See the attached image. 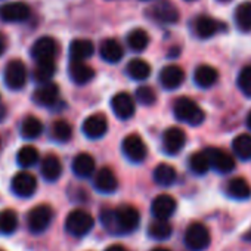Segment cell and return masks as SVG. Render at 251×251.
Segmentation results:
<instances>
[{"label":"cell","mask_w":251,"mask_h":251,"mask_svg":"<svg viewBox=\"0 0 251 251\" xmlns=\"http://www.w3.org/2000/svg\"><path fill=\"white\" fill-rule=\"evenodd\" d=\"M173 112L179 121L188 123L191 126H200L205 118V114L200 108V105L189 98L176 99V102L173 105Z\"/></svg>","instance_id":"1"},{"label":"cell","mask_w":251,"mask_h":251,"mask_svg":"<svg viewBox=\"0 0 251 251\" xmlns=\"http://www.w3.org/2000/svg\"><path fill=\"white\" fill-rule=\"evenodd\" d=\"M95 226V219L86 210H73L65 219V229L73 236H84Z\"/></svg>","instance_id":"2"},{"label":"cell","mask_w":251,"mask_h":251,"mask_svg":"<svg viewBox=\"0 0 251 251\" xmlns=\"http://www.w3.org/2000/svg\"><path fill=\"white\" fill-rule=\"evenodd\" d=\"M53 220V210L48 204H40L31 208L27 214V226L33 233L45 232Z\"/></svg>","instance_id":"3"},{"label":"cell","mask_w":251,"mask_h":251,"mask_svg":"<svg viewBox=\"0 0 251 251\" xmlns=\"http://www.w3.org/2000/svg\"><path fill=\"white\" fill-rule=\"evenodd\" d=\"M211 236L202 223H191L185 232V244L192 251H204L210 245Z\"/></svg>","instance_id":"4"},{"label":"cell","mask_w":251,"mask_h":251,"mask_svg":"<svg viewBox=\"0 0 251 251\" xmlns=\"http://www.w3.org/2000/svg\"><path fill=\"white\" fill-rule=\"evenodd\" d=\"M115 219H117V229L120 233H130L138 229L141 223L139 211L132 205H121L115 208Z\"/></svg>","instance_id":"5"},{"label":"cell","mask_w":251,"mask_h":251,"mask_svg":"<svg viewBox=\"0 0 251 251\" xmlns=\"http://www.w3.org/2000/svg\"><path fill=\"white\" fill-rule=\"evenodd\" d=\"M121 150H123V154L126 155V158L130 160L132 163L145 161L147 154H148V150H147V145H145L144 139L136 133L124 138Z\"/></svg>","instance_id":"6"},{"label":"cell","mask_w":251,"mask_h":251,"mask_svg":"<svg viewBox=\"0 0 251 251\" xmlns=\"http://www.w3.org/2000/svg\"><path fill=\"white\" fill-rule=\"evenodd\" d=\"M5 83L12 90H20L27 83V68L23 61L12 59L5 68Z\"/></svg>","instance_id":"7"},{"label":"cell","mask_w":251,"mask_h":251,"mask_svg":"<svg viewBox=\"0 0 251 251\" xmlns=\"http://www.w3.org/2000/svg\"><path fill=\"white\" fill-rule=\"evenodd\" d=\"M11 188H12V192L17 197L28 198V197L34 195V192L37 189V179L28 172L17 173L14 176V179H12Z\"/></svg>","instance_id":"8"},{"label":"cell","mask_w":251,"mask_h":251,"mask_svg":"<svg viewBox=\"0 0 251 251\" xmlns=\"http://www.w3.org/2000/svg\"><path fill=\"white\" fill-rule=\"evenodd\" d=\"M31 15L28 5L24 2H12L0 8V20L5 23H23Z\"/></svg>","instance_id":"9"},{"label":"cell","mask_w":251,"mask_h":251,"mask_svg":"<svg viewBox=\"0 0 251 251\" xmlns=\"http://www.w3.org/2000/svg\"><path fill=\"white\" fill-rule=\"evenodd\" d=\"M111 108L120 120H129L135 115V100L129 93L121 92L111 99Z\"/></svg>","instance_id":"10"},{"label":"cell","mask_w":251,"mask_h":251,"mask_svg":"<svg viewBox=\"0 0 251 251\" xmlns=\"http://www.w3.org/2000/svg\"><path fill=\"white\" fill-rule=\"evenodd\" d=\"M58 52V45L56 42L49 37V36H43L40 39H37L33 46H31V56L36 62L39 61H48V59H53L55 55Z\"/></svg>","instance_id":"11"},{"label":"cell","mask_w":251,"mask_h":251,"mask_svg":"<svg viewBox=\"0 0 251 251\" xmlns=\"http://www.w3.org/2000/svg\"><path fill=\"white\" fill-rule=\"evenodd\" d=\"M205 152L208 155L211 169H214L216 172H219L222 175H226V173H230L235 169V160L226 151H223L220 148H207Z\"/></svg>","instance_id":"12"},{"label":"cell","mask_w":251,"mask_h":251,"mask_svg":"<svg viewBox=\"0 0 251 251\" xmlns=\"http://www.w3.org/2000/svg\"><path fill=\"white\" fill-rule=\"evenodd\" d=\"M186 144V135L179 127H170L163 135V150L169 155L179 154Z\"/></svg>","instance_id":"13"},{"label":"cell","mask_w":251,"mask_h":251,"mask_svg":"<svg viewBox=\"0 0 251 251\" xmlns=\"http://www.w3.org/2000/svg\"><path fill=\"white\" fill-rule=\"evenodd\" d=\"M33 99L40 106H46V108L55 106L58 103V100H59V87H58V84L52 83V81L40 84L36 89V92L33 95Z\"/></svg>","instance_id":"14"},{"label":"cell","mask_w":251,"mask_h":251,"mask_svg":"<svg viewBox=\"0 0 251 251\" xmlns=\"http://www.w3.org/2000/svg\"><path fill=\"white\" fill-rule=\"evenodd\" d=\"M83 133L89 139H99L108 132V121L102 114H93L87 117L83 123Z\"/></svg>","instance_id":"15"},{"label":"cell","mask_w":251,"mask_h":251,"mask_svg":"<svg viewBox=\"0 0 251 251\" xmlns=\"http://www.w3.org/2000/svg\"><path fill=\"white\" fill-rule=\"evenodd\" d=\"M192 25H194V33L200 39H210L225 28L222 23H219L217 20L207 17V15H201V17L195 18Z\"/></svg>","instance_id":"16"},{"label":"cell","mask_w":251,"mask_h":251,"mask_svg":"<svg viewBox=\"0 0 251 251\" xmlns=\"http://www.w3.org/2000/svg\"><path fill=\"white\" fill-rule=\"evenodd\" d=\"M177 208V202L172 195L161 194L154 198L151 204V211L155 219H170Z\"/></svg>","instance_id":"17"},{"label":"cell","mask_w":251,"mask_h":251,"mask_svg":"<svg viewBox=\"0 0 251 251\" xmlns=\"http://www.w3.org/2000/svg\"><path fill=\"white\" fill-rule=\"evenodd\" d=\"M185 81V73L179 65H167L160 73V83L167 90H175Z\"/></svg>","instance_id":"18"},{"label":"cell","mask_w":251,"mask_h":251,"mask_svg":"<svg viewBox=\"0 0 251 251\" xmlns=\"http://www.w3.org/2000/svg\"><path fill=\"white\" fill-rule=\"evenodd\" d=\"M93 183L96 191H99L100 194H112L118 188V180L114 172L108 167H102L100 170H98Z\"/></svg>","instance_id":"19"},{"label":"cell","mask_w":251,"mask_h":251,"mask_svg":"<svg viewBox=\"0 0 251 251\" xmlns=\"http://www.w3.org/2000/svg\"><path fill=\"white\" fill-rule=\"evenodd\" d=\"M151 12H152V18L163 24H175L180 18L176 6L169 2H161V3L154 5L151 8Z\"/></svg>","instance_id":"20"},{"label":"cell","mask_w":251,"mask_h":251,"mask_svg":"<svg viewBox=\"0 0 251 251\" xmlns=\"http://www.w3.org/2000/svg\"><path fill=\"white\" fill-rule=\"evenodd\" d=\"M70 78L75 84H86L95 77V70L89 67L84 61H71L68 67Z\"/></svg>","instance_id":"21"},{"label":"cell","mask_w":251,"mask_h":251,"mask_svg":"<svg viewBox=\"0 0 251 251\" xmlns=\"http://www.w3.org/2000/svg\"><path fill=\"white\" fill-rule=\"evenodd\" d=\"M95 169H96V164L90 154L81 152L73 160V172L77 177H81V179L90 177L95 173Z\"/></svg>","instance_id":"22"},{"label":"cell","mask_w":251,"mask_h":251,"mask_svg":"<svg viewBox=\"0 0 251 251\" xmlns=\"http://www.w3.org/2000/svg\"><path fill=\"white\" fill-rule=\"evenodd\" d=\"M40 172H42V176L48 180V182H55L61 177L62 175V163L61 160L53 155V154H49L43 158L42 161V167H40Z\"/></svg>","instance_id":"23"},{"label":"cell","mask_w":251,"mask_h":251,"mask_svg":"<svg viewBox=\"0 0 251 251\" xmlns=\"http://www.w3.org/2000/svg\"><path fill=\"white\" fill-rule=\"evenodd\" d=\"M99 55L103 61L109 64H115L123 58L124 52H123L121 45L115 39H106L99 46Z\"/></svg>","instance_id":"24"},{"label":"cell","mask_w":251,"mask_h":251,"mask_svg":"<svg viewBox=\"0 0 251 251\" xmlns=\"http://www.w3.org/2000/svg\"><path fill=\"white\" fill-rule=\"evenodd\" d=\"M226 194L233 200H248L251 197V185L244 177H233L226 185Z\"/></svg>","instance_id":"25"},{"label":"cell","mask_w":251,"mask_h":251,"mask_svg":"<svg viewBox=\"0 0 251 251\" xmlns=\"http://www.w3.org/2000/svg\"><path fill=\"white\" fill-rule=\"evenodd\" d=\"M95 52V46L90 40L77 39L70 45V58L71 61H86Z\"/></svg>","instance_id":"26"},{"label":"cell","mask_w":251,"mask_h":251,"mask_svg":"<svg viewBox=\"0 0 251 251\" xmlns=\"http://www.w3.org/2000/svg\"><path fill=\"white\" fill-rule=\"evenodd\" d=\"M219 78V73L211 65H200L194 73V81L202 89L211 87Z\"/></svg>","instance_id":"27"},{"label":"cell","mask_w":251,"mask_h":251,"mask_svg":"<svg viewBox=\"0 0 251 251\" xmlns=\"http://www.w3.org/2000/svg\"><path fill=\"white\" fill-rule=\"evenodd\" d=\"M126 71H127V75L136 81H144L151 75V65L144 61V59H132L127 67H126Z\"/></svg>","instance_id":"28"},{"label":"cell","mask_w":251,"mask_h":251,"mask_svg":"<svg viewBox=\"0 0 251 251\" xmlns=\"http://www.w3.org/2000/svg\"><path fill=\"white\" fill-rule=\"evenodd\" d=\"M56 73V65L53 59H48V61H39L36 64V68L33 71V78L36 83L43 84L52 80V77Z\"/></svg>","instance_id":"29"},{"label":"cell","mask_w":251,"mask_h":251,"mask_svg":"<svg viewBox=\"0 0 251 251\" xmlns=\"http://www.w3.org/2000/svg\"><path fill=\"white\" fill-rule=\"evenodd\" d=\"M176 179H177V173L175 167H172L170 164H160L154 170V180L160 186L169 188L176 182Z\"/></svg>","instance_id":"30"},{"label":"cell","mask_w":251,"mask_h":251,"mask_svg":"<svg viewBox=\"0 0 251 251\" xmlns=\"http://www.w3.org/2000/svg\"><path fill=\"white\" fill-rule=\"evenodd\" d=\"M172 232H173V227H172L169 219H155L148 226V235L158 241H164V239L170 238Z\"/></svg>","instance_id":"31"},{"label":"cell","mask_w":251,"mask_h":251,"mask_svg":"<svg viewBox=\"0 0 251 251\" xmlns=\"http://www.w3.org/2000/svg\"><path fill=\"white\" fill-rule=\"evenodd\" d=\"M235 23L241 31H251V2H244L235 9Z\"/></svg>","instance_id":"32"},{"label":"cell","mask_w":251,"mask_h":251,"mask_svg":"<svg viewBox=\"0 0 251 251\" xmlns=\"http://www.w3.org/2000/svg\"><path fill=\"white\" fill-rule=\"evenodd\" d=\"M43 132V124L37 117H27L21 123V135L24 139H36Z\"/></svg>","instance_id":"33"},{"label":"cell","mask_w":251,"mask_h":251,"mask_svg":"<svg viewBox=\"0 0 251 251\" xmlns=\"http://www.w3.org/2000/svg\"><path fill=\"white\" fill-rule=\"evenodd\" d=\"M232 148L235 155L242 161L251 160V136L250 135H239L233 139Z\"/></svg>","instance_id":"34"},{"label":"cell","mask_w":251,"mask_h":251,"mask_svg":"<svg viewBox=\"0 0 251 251\" xmlns=\"http://www.w3.org/2000/svg\"><path fill=\"white\" fill-rule=\"evenodd\" d=\"M18 227V216L14 210L6 208L0 211V233L11 235Z\"/></svg>","instance_id":"35"},{"label":"cell","mask_w":251,"mask_h":251,"mask_svg":"<svg viewBox=\"0 0 251 251\" xmlns=\"http://www.w3.org/2000/svg\"><path fill=\"white\" fill-rule=\"evenodd\" d=\"M127 43L132 50L135 52H144L148 45H150V36L145 30L142 28H135L133 31L129 33L127 36Z\"/></svg>","instance_id":"36"},{"label":"cell","mask_w":251,"mask_h":251,"mask_svg":"<svg viewBox=\"0 0 251 251\" xmlns=\"http://www.w3.org/2000/svg\"><path fill=\"white\" fill-rule=\"evenodd\" d=\"M52 138L59 142V144H65L71 139L73 136V127L71 124L65 120H58L52 124V130H50Z\"/></svg>","instance_id":"37"},{"label":"cell","mask_w":251,"mask_h":251,"mask_svg":"<svg viewBox=\"0 0 251 251\" xmlns=\"http://www.w3.org/2000/svg\"><path fill=\"white\" fill-rule=\"evenodd\" d=\"M189 167L198 176L205 175L211 169V164H210V160H208L207 152L204 151V152H195V154H192L191 158H189Z\"/></svg>","instance_id":"38"},{"label":"cell","mask_w":251,"mask_h":251,"mask_svg":"<svg viewBox=\"0 0 251 251\" xmlns=\"http://www.w3.org/2000/svg\"><path fill=\"white\" fill-rule=\"evenodd\" d=\"M17 161L24 169L33 167L39 161V151L34 147H31V145L23 147L18 151V154H17Z\"/></svg>","instance_id":"39"},{"label":"cell","mask_w":251,"mask_h":251,"mask_svg":"<svg viewBox=\"0 0 251 251\" xmlns=\"http://www.w3.org/2000/svg\"><path fill=\"white\" fill-rule=\"evenodd\" d=\"M100 223L105 227L106 232L112 235H118L117 229V219H115V210L114 208H105L100 211Z\"/></svg>","instance_id":"40"},{"label":"cell","mask_w":251,"mask_h":251,"mask_svg":"<svg viewBox=\"0 0 251 251\" xmlns=\"http://www.w3.org/2000/svg\"><path fill=\"white\" fill-rule=\"evenodd\" d=\"M236 83H238L239 90L247 98H251V65H247L241 70Z\"/></svg>","instance_id":"41"},{"label":"cell","mask_w":251,"mask_h":251,"mask_svg":"<svg viewBox=\"0 0 251 251\" xmlns=\"http://www.w3.org/2000/svg\"><path fill=\"white\" fill-rule=\"evenodd\" d=\"M136 99L142 105L151 106V105H154L157 102V95H155V92H154L152 87H150V86H141L136 90Z\"/></svg>","instance_id":"42"},{"label":"cell","mask_w":251,"mask_h":251,"mask_svg":"<svg viewBox=\"0 0 251 251\" xmlns=\"http://www.w3.org/2000/svg\"><path fill=\"white\" fill-rule=\"evenodd\" d=\"M105 251H129L126 247H123V245H118V244H115V245H111V247H108Z\"/></svg>","instance_id":"43"},{"label":"cell","mask_w":251,"mask_h":251,"mask_svg":"<svg viewBox=\"0 0 251 251\" xmlns=\"http://www.w3.org/2000/svg\"><path fill=\"white\" fill-rule=\"evenodd\" d=\"M6 49V40H5V36L0 33V55H2Z\"/></svg>","instance_id":"44"},{"label":"cell","mask_w":251,"mask_h":251,"mask_svg":"<svg viewBox=\"0 0 251 251\" xmlns=\"http://www.w3.org/2000/svg\"><path fill=\"white\" fill-rule=\"evenodd\" d=\"M6 117V108H5V105L0 102V123L3 121V118Z\"/></svg>","instance_id":"45"},{"label":"cell","mask_w":251,"mask_h":251,"mask_svg":"<svg viewBox=\"0 0 251 251\" xmlns=\"http://www.w3.org/2000/svg\"><path fill=\"white\" fill-rule=\"evenodd\" d=\"M247 127H248V130L251 132V111H250L248 115H247Z\"/></svg>","instance_id":"46"},{"label":"cell","mask_w":251,"mask_h":251,"mask_svg":"<svg viewBox=\"0 0 251 251\" xmlns=\"http://www.w3.org/2000/svg\"><path fill=\"white\" fill-rule=\"evenodd\" d=\"M244 239H245V241H250V242H251V227H250V229L247 230V233L244 235Z\"/></svg>","instance_id":"47"},{"label":"cell","mask_w":251,"mask_h":251,"mask_svg":"<svg viewBox=\"0 0 251 251\" xmlns=\"http://www.w3.org/2000/svg\"><path fill=\"white\" fill-rule=\"evenodd\" d=\"M152 251H170V250H167V248H163V247H158V248H155V250H152Z\"/></svg>","instance_id":"48"},{"label":"cell","mask_w":251,"mask_h":251,"mask_svg":"<svg viewBox=\"0 0 251 251\" xmlns=\"http://www.w3.org/2000/svg\"><path fill=\"white\" fill-rule=\"evenodd\" d=\"M220 2H227V0H220Z\"/></svg>","instance_id":"49"},{"label":"cell","mask_w":251,"mask_h":251,"mask_svg":"<svg viewBox=\"0 0 251 251\" xmlns=\"http://www.w3.org/2000/svg\"><path fill=\"white\" fill-rule=\"evenodd\" d=\"M188 2H192V0H188Z\"/></svg>","instance_id":"50"},{"label":"cell","mask_w":251,"mask_h":251,"mask_svg":"<svg viewBox=\"0 0 251 251\" xmlns=\"http://www.w3.org/2000/svg\"><path fill=\"white\" fill-rule=\"evenodd\" d=\"M144 2H148V0H144Z\"/></svg>","instance_id":"51"},{"label":"cell","mask_w":251,"mask_h":251,"mask_svg":"<svg viewBox=\"0 0 251 251\" xmlns=\"http://www.w3.org/2000/svg\"><path fill=\"white\" fill-rule=\"evenodd\" d=\"M0 144H2V141H0Z\"/></svg>","instance_id":"52"},{"label":"cell","mask_w":251,"mask_h":251,"mask_svg":"<svg viewBox=\"0 0 251 251\" xmlns=\"http://www.w3.org/2000/svg\"><path fill=\"white\" fill-rule=\"evenodd\" d=\"M0 102H2V100H0Z\"/></svg>","instance_id":"53"},{"label":"cell","mask_w":251,"mask_h":251,"mask_svg":"<svg viewBox=\"0 0 251 251\" xmlns=\"http://www.w3.org/2000/svg\"><path fill=\"white\" fill-rule=\"evenodd\" d=\"M0 251H2V250H0Z\"/></svg>","instance_id":"54"}]
</instances>
